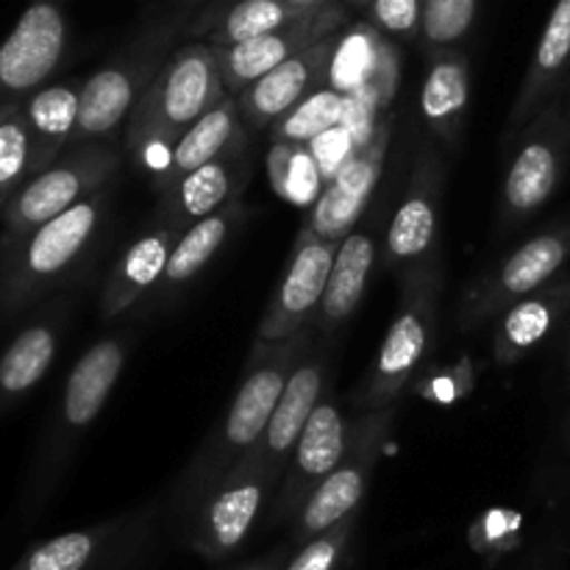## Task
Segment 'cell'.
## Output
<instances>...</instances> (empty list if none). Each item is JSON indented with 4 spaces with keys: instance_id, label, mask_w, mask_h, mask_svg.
I'll use <instances>...</instances> for the list:
<instances>
[{
    "instance_id": "cell-1",
    "label": "cell",
    "mask_w": 570,
    "mask_h": 570,
    "mask_svg": "<svg viewBox=\"0 0 570 570\" xmlns=\"http://www.w3.org/2000/svg\"><path fill=\"white\" fill-rule=\"evenodd\" d=\"M309 351V328L282 343H259L250 351L248 371L237 395L228 404L223 423H217L198 449V454L184 468L181 479L173 488L170 512L178 521H187L189 512L206 499L223 479L239 465L245 454L259 443L271 423L273 410L287 387L289 376Z\"/></svg>"
},
{
    "instance_id": "cell-2",
    "label": "cell",
    "mask_w": 570,
    "mask_h": 570,
    "mask_svg": "<svg viewBox=\"0 0 570 570\" xmlns=\"http://www.w3.org/2000/svg\"><path fill=\"white\" fill-rule=\"evenodd\" d=\"M204 9V0H173L142 22L137 33L104 61L81 87V109L72 145L111 142L122 122L134 111L150 83L159 78L170 56L187 37L193 17Z\"/></svg>"
},
{
    "instance_id": "cell-3",
    "label": "cell",
    "mask_w": 570,
    "mask_h": 570,
    "mask_svg": "<svg viewBox=\"0 0 570 570\" xmlns=\"http://www.w3.org/2000/svg\"><path fill=\"white\" fill-rule=\"evenodd\" d=\"M128 356H131V334L126 328V332L100 337L72 365L59 404H56L53 415H50L42 438H39L31 471H28L26 490H22V515H26V521H33L45 510L50 495L61 484L83 434L98 421L106 401L115 393L117 382L126 371Z\"/></svg>"
},
{
    "instance_id": "cell-4",
    "label": "cell",
    "mask_w": 570,
    "mask_h": 570,
    "mask_svg": "<svg viewBox=\"0 0 570 570\" xmlns=\"http://www.w3.org/2000/svg\"><path fill=\"white\" fill-rule=\"evenodd\" d=\"M109 209L111 195L104 187L0 256V321L28 315L65 293L98 245Z\"/></svg>"
},
{
    "instance_id": "cell-5",
    "label": "cell",
    "mask_w": 570,
    "mask_h": 570,
    "mask_svg": "<svg viewBox=\"0 0 570 570\" xmlns=\"http://www.w3.org/2000/svg\"><path fill=\"white\" fill-rule=\"evenodd\" d=\"M226 98L215 50L206 42L181 45L128 115L126 150L150 167L156 159L159 173L181 134Z\"/></svg>"
},
{
    "instance_id": "cell-6",
    "label": "cell",
    "mask_w": 570,
    "mask_h": 570,
    "mask_svg": "<svg viewBox=\"0 0 570 570\" xmlns=\"http://www.w3.org/2000/svg\"><path fill=\"white\" fill-rule=\"evenodd\" d=\"M122 154L111 142H87L67 148L50 167L26 181V187L0 212V256L104 189L120 170Z\"/></svg>"
},
{
    "instance_id": "cell-7",
    "label": "cell",
    "mask_w": 570,
    "mask_h": 570,
    "mask_svg": "<svg viewBox=\"0 0 570 570\" xmlns=\"http://www.w3.org/2000/svg\"><path fill=\"white\" fill-rule=\"evenodd\" d=\"M401 287L404 289H401L399 312L354 395L356 410L365 415L395 406L432 348L440 298L438 267L401 278Z\"/></svg>"
},
{
    "instance_id": "cell-8",
    "label": "cell",
    "mask_w": 570,
    "mask_h": 570,
    "mask_svg": "<svg viewBox=\"0 0 570 570\" xmlns=\"http://www.w3.org/2000/svg\"><path fill=\"white\" fill-rule=\"evenodd\" d=\"M512 142H518V148L501 184V228H515L538 215L566 178L570 165V78Z\"/></svg>"
},
{
    "instance_id": "cell-9",
    "label": "cell",
    "mask_w": 570,
    "mask_h": 570,
    "mask_svg": "<svg viewBox=\"0 0 570 570\" xmlns=\"http://www.w3.org/2000/svg\"><path fill=\"white\" fill-rule=\"evenodd\" d=\"M570 256V223L546 228L532 239L479 273L460 301L462 332L484 326L504 315L510 306L554 282Z\"/></svg>"
},
{
    "instance_id": "cell-10",
    "label": "cell",
    "mask_w": 570,
    "mask_h": 570,
    "mask_svg": "<svg viewBox=\"0 0 570 570\" xmlns=\"http://www.w3.org/2000/svg\"><path fill=\"white\" fill-rule=\"evenodd\" d=\"M395 406L379 412H367L360 421H354L340 465L323 479L321 488L309 495L304 510L295 515L293 540L295 546L309 543L317 534L328 532L345 518L356 515L362 499L367 493L373 473H376L379 460H382L384 443L390 440V426H393Z\"/></svg>"
},
{
    "instance_id": "cell-11",
    "label": "cell",
    "mask_w": 570,
    "mask_h": 570,
    "mask_svg": "<svg viewBox=\"0 0 570 570\" xmlns=\"http://www.w3.org/2000/svg\"><path fill=\"white\" fill-rule=\"evenodd\" d=\"M161 504H145L134 512L72 529L31 546L9 570H131L154 534Z\"/></svg>"
},
{
    "instance_id": "cell-12",
    "label": "cell",
    "mask_w": 570,
    "mask_h": 570,
    "mask_svg": "<svg viewBox=\"0 0 570 570\" xmlns=\"http://www.w3.org/2000/svg\"><path fill=\"white\" fill-rule=\"evenodd\" d=\"M273 488L265 473L239 462L232 473L212 490L184 521L187 546L209 562L232 557L248 540L262 507L271 499Z\"/></svg>"
},
{
    "instance_id": "cell-13",
    "label": "cell",
    "mask_w": 570,
    "mask_h": 570,
    "mask_svg": "<svg viewBox=\"0 0 570 570\" xmlns=\"http://www.w3.org/2000/svg\"><path fill=\"white\" fill-rule=\"evenodd\" d=\"M67 48V0H31L0 42V106L20 104L59 70Z\"/></svg>"
},
{
    "instance_id": "cell-14",
    "label": "cell",
    "mask_w": 570,
    "mask_h": 570,
    "mask_svg": "<svg viewBox=\"0 0 570 570\" xmlns=\"http://www.w3.org/2000/svg\"><path fill=\"white\" fill-rule=\"evenodd\" d=\"M334 254H337V245L312 232L306 223L298 228L282 282L256 328L259 343H282L306 332V323L321 312Z\"/></svg>"
},
{
    "instance_id": "cell-15",
    "label": "cell",
    "mask_w": 570,
    "mask_h": 570,
    "mask_svg": "<svg viewBox=\"0 0 570 570\" xmlns=\"http://www.w3.org/2000/svg\"><path fill=\"white\" fill-rule=\"evenodd\" d=\"M390 145V120L373 126V131L351 150L337 173L323 184V193L309 206L306 226L328 243L340 245L365 215L371 195L382 178Z\"/></svg>"
},
{
    "instance_id": "cell-16",
    "label": "cell",
    "mask_w": 570,
    "mask_h": 570,
    "mask_svg": "<svg viewBox=\"0 0 570 570\" xmlns=\"http://www.w3.org/2000/svg\"><path fill=\"white\" fill-rule=\"evenodd\" d=\"M440 198H443V165L434 150H426L417 156L410 187L384 237V265L401 278L434 267Z\"/></svg>"
},
{
    "instance_id": "cell-17",
    "label": "cell",
    "mask_w": 570,
    "mask_h": 570,
    "mask_svg": "<svg viewBox=\"0 0 570 570\" xmlns=\"http://www.w3.org/2000/svg\"><path fill=\"white\" fill-rule=\"evenodd\" d=\"M345 22H348V11H345L343 3L334 0V3L309 11V14L298 17V20L287 22V26L265 33V37H256L243 45H232V48H212L217 56V67H220L226 92L232 98H239L245 89L254 87L259 78L276 70L278 65L298 56L301 50L312 48L321 39L343 31Z\"/></svg>"
},
{
    "instance_id": "cell-18",
    "label": "cell",
    "mask_w": 570,
    "mask_h": 570,
    "mask_svg": "<svg viewBox=\"0 0 570 570\" xmlns=\"http://www.w3.org/2000/svg\"><path fill=\"white\" fill-rule=\"evenodd\" d=\"M70 309L72 298L65 293L45 301L37 309L22 315L26 317L22 326L0 348V415L22 404L48 376L59 356Z\"/></svg>"
},
{
    "instance_id": "cell-19",
    "label": "cell",
    "mask_w": 570,
    "mask_h": 570,
    "mask_svg": "<svg viewBox=\"0 0 570 570\" xmlns=\"http://www.w3.org/2000/svg\"><path fill=\"white\" fill-rule=\"evenodd\" d=\"M351 426L340 406L332 399H323L312 412L298 445H295L289 465L284 471L282 488L276 490L273 501V521H295L309 495L323 484V479L340 465L345 449H348Z\"/></svg>"
},
{
    "instance_id": "cell-20",
    "label": "cell",
    "mask_w": 570,
    "mask_h": 570,
    "mask_svg": "<svg viewBox=\"0 0 570 570\" xmlns=\"http://www.w3.org/2000/svg\"><path fill=\"white\" fill-rule=\"evenodd\" d=\"M323 390H326V356L306 354L289 376L259 443L239 460L245 465L259 468L273 490L282 488L289 456H293L312 412L323 401Z\"/></svg>"
},
{
    "instance_id": "cell-21",
    "label": "cell",
    "mask_w": 570,
    "mask_h": 570,
    "mask_svg": "<svg viewBox=\"0 0 570 570\" xmlns=\"http://www.w3.org/2000/svg\"><path fill=\"white\" fill-rule=\"evenodd\" d=\"M343 33V31H340ZM340 33L321 39L312 48L301 50L289 61L278 65L276 70L267 72L265 78L245 89L237 98L239 117H243L245 128L250 131H262V128H273L282 120L287 111L304 98H309L315 89H321L328 81V70H332L334 53H337Z\"/></svg>"
},
{
    "instance_id": "cell-22",
    "label": "cell",
    "mask_w": 570,
    "mask_h": 570,
    "mask_svg": "<svg viewBox=\"0 0 570 570\" xmlns=\"http://www.w3.org/2000/svg\"><path fill=\"white\" fill-rule=\"evenodd\" d=\"M248 176V139H245L223 156H217L215 161L198 167L178 184L167 187L161 193L159 209H156V223L184 234L198 220L217 215L228 204L239 200Z\"/></svg>"
},
{
    "instance_id": "cell-23",
    "label": "cell",
    "mask_w": 570,
    "mask_h": 570,
    "mask_svg": "<svg viewBox=\"0 0 570 570\" xmlns=\"http://www.w3.org/2000/svg\"><path fill=\"white\" fill-rule=\"evenodd\" d=\"M570 78V0H557L546 22L518 98L507 120V139H515Z\"/></svg>"
},
{
    "instance_id": "cell-24",
    "label": "cell",
    "mask_w": 570,
    "mask_h": 570,
    "mask_svg": "<svg viewBox=\"0 0 570 570\" xmlns=\"http://www.w3.org/2000/svg\"><path fill=\"white\" fill-rule=\"evenodd\" d=\"M178 237H181V232H176V228L154 223L148 232L139 234L122 250L120 259L111 265L109 276H106L104 289H100V317L104 321L126 315L137 301H142L145 295L159 287Z\"/></svg>"
},
{
    "instance_id": "cell-25",
    "label": "cell",
    "mask_w": 570,
    "mask_h": 570,
    "mask_svg": "<svg viewBox=\"0 0 570 570\" xmlns=\"http://www.w3.org/2000/svg\"><path fill=\"white\" fill-rule=\"evenodd\" d=\"M83 81L45 83L26 100H20V115L26 122L28 150H31V178L53 165L72 142L81 109Z\"/></svg>"
},
{
    "instance_id": "cell-26",
    "label": "cell",
    "mask_w": 570,
    "mask_h": 570,
    "mask_svg": "<svg viewBox=\"0 0 570 570\" xmlns=\"http://www.w3.org/2000/svg\"><path fill=\"white\" fill-rule=\"evenodd\" d=\"M304 14L309 11L287 0H212L193 17L187 37H195V42H206L209 48H232L265 37Z\"/></svg>"
},
{
    "instance_id": "cell-27",
    "label": "cell",
    "mask_w": 570,
    "mask_h": 570,
    "mask_svg": "<svg viewBox=\"0 0 570 570\" xmlns=\"http://www.w3.org/2000/svg\"><path fill=\"white\" fill-rule=\"evenodd\" d=\"M376 234L379 223L362 217L360 226L337 245L326 295H323L321 312H317V323H321L323 332H334L360 309L362 295H365L379 259Z\"/></svg>"
},
{
    "instance_id": "cell-28",
    "label": "cell",
    "mask_w": 570,
    "mask_h": 570,
    "mask_svg": "<svg viewBox=\"0 0 570 570\" xmlns=\"http://www.w3.org/2000/svg\"><path fill=\"white\" fill-rule=\"evenodd\" d=\"M468 104H471L468 56L456 48L429 56V72L421 89V117L429 131L449 148L460 145Z\"/></svg>"
},
{
    "instance_id": "cell-29",
    "label": "cell",
    "mask_w": 570,
    "mask_h": 570,
    "mask_svg": "<svg viewBox=\"0 0 570 570\" xmlns=\"http://www.w3.org/2000/svg\"><path fill=\"white\" fill-rule=\"evenodd\" d=\"M570 306V278H557L538 293L527 295L501 315L493 337V356L499 365H515L532 354L551 334Z\"/></svg>"
},
{
    "instance_id": "cell-30",
    "label": "cell",
    "mask_w": 570,
    "mask_h": 570,
    "mask_svg": "<svg viewBox=\"0 0 570 570\" xmlns=\"http://www.w3.org/2000/svg\"><path fill=\"white\" fill-rule=\"evenodd\" d=\"M245 142V122L239 117L237 98L228 95L223 104H217L215 109L206 111L195 126H189L181 134L176 145H173L170 156L165 159L161 170L156 173V187L159 193H165L167 187L181 181L184 176H189L198 167L209 165L217 156H223L226 150H232L234 145Z\"/></svg>"
},
{
    "instance_id": "cell-31",
    "label": "cell",
    "mask_w": 570,
    "mask_h": 570,
    "mask_svg": "<svg viewBox=\"0 0 570 570\" xmlns=\"http://www.w3.org/2000/svg\"><path fill=\"white\" fill-rule=\"evenodd\" d=\"M248 209L243 206V200H234L226 209H220L217 215L204 217L195 226H189L187 232L178 237L176 248H173L170 262L165 267V276L159 282V293L170 298L176 289L187 287L217 254H220L223 245L228 243L234 228L245 220Z\"/></svg>"
},
{
    "instance_id": "cell-32",
    "label": "cell",
    "mask_w": 570,
    "mask_h": 570,
    "mask_svg": "<svg viewBox=\"0 0 570 570\" xmlns=\"http://www.w3.org/2000/svg\"><path fill=\"white\" fill-rule=\"evenodd\" d=\"M345 111H348V95L323 83L321 89H315L309 98L301 100L293 111H287L271 128V139L284 145H312L328 128H337L345 120Z\"/></svg>"
},
{
    "instance_id": "cell-33",
    "label": "cell",
    "mask_w": 570,
    "mask_h": 570,
    "mask_svg": "<svg viewBox=\"0 0 570 570\" xmlns=\"http://www.w3.org/2000/svg\"><path fill=\"white\" fill-rule=\"evenodd\" d=\"M267 176H271L273 189L284 200L293 204H315L317 195L323 193V170L312 156L309 145H284L273 142L267 154Z\"/></svg>"
},
{
    "instance_id": "cell-34",
    "label": "cell",
    "mask_w": 570,
    "mask_h": 570,
    "mask_svg": "<svg viewBox=\"0 0 570 570\" xmlns=\"http://www.w3.org/2000/svg\"><path fill=\"white\" fill-rule=\"evenodd\" d=\"M479 0H423L421 42L426 53L454 48L471 33Z\"/></svg>"
},
{
    "instance_id": "cell-35",
    "label": "cell",
    "mask_w": 570,
    "mask_h": 570,
    "mask_svg": "<svg viewBox=\"0 0 570 570\" xmlns=\"http://www.w3.org/2000/svg\"><path fill=\"white\" fill-rule=\"evenodd\" d=\"M31 181V150L20 106L0 122V212Z\"/></svg>"
},
{
    "instance_id": "cell-36",
    "label": "cell",
    "mask_w": 570,
    "mask_h": 570,
    "mask_svg": "<svg viewBox=\"0 0 570 570\" xmlns=\"http://www.w3.org/2000/svg\"><path fill=\"white\" fill-rule=\"evenodd\" d=\"M354 529L356 515L345 518V521H340L337 527H332L328 532L317 534L309 543L298 546V551L289 557L287 568L284 570H337L351 538H354Z\"/></svg>"
},
{
    "instance_id": "cell-37",
    "label": "cell",
    "mask_w": 570,
    "mask_h": 570,
    "mask_svg": "<svg viewBox=\"0 0 570 570\" xmlns=\"http://www.w3.org/2000/svg\"><path fill=\"white\" fill-rule=\"evenodd\" d=\"M367 26L390 39H417L421 37L423 0H371L365 9Z\"/></svg>"
},
{
    "instance_id": "cell-38",
    "label": "cell",
    "mask_w": 570,
    "mask_h": 570,
    "mask_svg": "<svg viewBox=\"0 0 570 570\" xmlns=\"http://www.w3.org/2000/svg\"><path fill=\"white\" fill-rule=\"evenodd\" d=\"M284 568H287V560H284L282 551H276V554L267 557V560H259L254 562V566H245L239 570H284Z\"/></svg>"
},
{
    "instance_id": "cell-39",
    "label": "cell",
    "mask_w": 570,
    "mask_h": 570,
    "mask_svg": "<svg viewBox=\"0 0 570 570\" xmlns=\"http://www.w3.org/2000/svg\"><path fill=\"white\" fill-rule=\"evenodd\" d=\"M204 3H206V0H204ZM209 3H212V0H209ZM287 3L298 6V9H304V11H315V9H323V6L334 3V0H287Z\"/></svg>"
},
{
    "instance_id": "cell-40",
    "label": "cell",
    "mask_w": 570,
    "mask_h": 570,
    "mask_svg": "<svg viewBox=\"0 0 570 570\" xmlns=\"http://www.w3.org/2000/svg\"><path fill=\"white\" fill-rule=\"evenodd\" d=\"M17 106H20V104H9V106H0V122H3V120H6V117H9V115H11V111H14V109H17Z\"/></svg>"
},
{
    "instance_id": "cell-41",
    "label": "cell",
    "mask_w": 570,
    "mask_h": 570,
    "mask_svg": "<svg viewBox=\"0 0 570 570\" xmlns=\"http://www.w3.org/2000/svg\"><path fill=\"white\" fill-rule=\"evenodd\" d=\"M345 6H354V9H367V3H371V0H343Z\"/></svg>"
}]
</instances>
